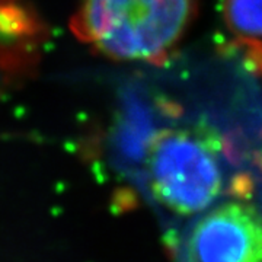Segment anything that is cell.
Masks as SVG:
<instances>
[{"instance_id":"cell-4","label":"cell","mask_w":262,"mask_h":262,"mask_svg":"<svg viewBox=\"0 0 262 262\" xmlns=\"http://www.w3.org/2000/svg\"><path fill=\"white\" fill-rule=\"evenodd\" d=\"M227 27L242 37H262V0H225Z\"/></svg>"},{"instance_id":"cell-1","label":"cell","mask_w":262,"mask_h":262,"mask_svg":"<svg viewBox=\"0 0 262 262\" xmlns=\"http://www.w3.org/2000/svg\"><path fill=\"white\" fill-rule=\"evenodd\" d=\"M198 0H80L75 37L114 61L159 63L192 25Z\"/></svg>"},{"instance_id":"cell-3","label":"cell","mask_w":262,"mask_h":262,"mask_svg":"<svg viewBox=\"0 0 262 262\" xmlns=\"http://www.w3.org/2000/svg\"><path fill=\"white\" fill-rule=\"evenodd\" d=\"M179 262H262V208L220 200L189 220L181 234Z\"/></svg>"},{"instance_id":"cell-2","label":"cell","mask_w":262,"mask_h":262,"mask_svg":"<svg viewBox=\"0 0 262 262\" xmlns=\"http://www.w3.org/2000/svg\"><path fill=\"white\" fill-rule=\"evenodd\" d=\"M143 170L147 192L162 210L192 219L222 200L223 143L203 124L160 130L146 146Z\"/></svg>"}]
</instances>
